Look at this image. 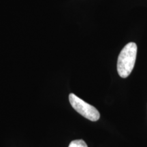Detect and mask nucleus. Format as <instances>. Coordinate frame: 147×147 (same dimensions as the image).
<instances>
[{
  "mask_svg": "<svg viewBox=\"0 0 147 147\" xmlns=\"http://www.w3.org/2000/svg\"><path fill=\"white\" fill-rule=\"evenodd\" d=\"M137 55V45L129 42L121 51L117 61V71L121 78H127L133 70Z\"/></svg>",
  "mask_w": 147,
  "mask_h": 147,
  "instance_id": "1",
  "label": "nucleus"
},
{
  "mask_svg": "<svg viewBox=\"0 0 147 147\" xmlns=\"http://www.w3.org/2000/svg\"><path fill=\"white\" fill-rule=\"evenodd\" d=\"M69 100L72 108L84 118L91 121H97L100 117L99 111L91 104L85 102L74 93L69 95Z\"/></svg>",
  "mask_w": 147,
  "mask_h": 147,
  "instance_id": "2",
  "label": "nucleus"
},
{
  "mask_svg": "<svg viewBox=\"0 0 147 147\" xmlns=\"http://www.w3.org/2000/svg\"><path fill=\"white\" fill-rule=\"evenodd\" d=\"M68 147H88L85 142L82 140H73L69 144Z\"/></svg>",
  "mask_w": 147,
  "mask_h": 147,
  "instance_id": "3",
  "label": "nucleus"
}]
</instances>
